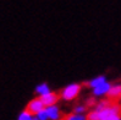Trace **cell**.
I'll list each match as a JSON object with an SVG mask.
<instances>
[{
    "label": "cell",
    "instance_id": "cell-11",
    "mask_svg": "<svg viewBox=\"0 0 121 120\" xmlns=\"http://www.w3.org/2000/svg\"><path fill=\"white\" fill-rule=\"evenodd\" d=\"M37 118H38L39 120H48L49 116H48V111H47V109L44 108L42 111H39L38 114H37Z\"/></svg>",
    "mask_w": 121,
    "mask_h": 120
},
{
    "label": "cell",
    "instance_id": "cell-5",
    "mask_svg": "<svg viewBox=\"0 0 121 120\" xmlns=\"http://www.w3.org/2000/svg\"><path fill=\"white\" fill-rule=\"evenodd\" d=\"M47 111H48V116L50 120H58L61 115L62 113L59 110V108L56 107V105H50V107H45Z\"/></svg>",
    "mask_w": 121,
    "mask_h": 120
},
{
    "label": "cell",
    "instance_id": "cell-4",
    "mask_svg": "<svg viewBox=\"0 0 121 120\" xmlns=\"http://www.w3.org/2000/svg\"><path fill=\"white\" fill-rule=\"evenodd\" d=\"M45 108V105L43 104V102L40 101V98H34V99H32L30 103L27 104V107H26V111H28L30 114L32 115H37L39 111H42Z\"/></svg>",
    "mask_w": 121,
    "mask_h": 120
},
{
    "label": "cell",
    "instance_id": "cell-10",
    "mask_svg": "<svg viewBox=\"0 0 121 120\" xmlns=\"http://www.w3.org/2000/svg\"><path fill=\"white\" fill-rule=\"evenodd\" d=\"M35 91H37L39 94H44V93L49 92V88H48V86L45 83H43V84H40V86H38L37 88H35Z\"/></svg>",
    "mask_w": 121,
    "mask_h": 120
},
{
    "label": "cell",
    "instance_id": "cell-8",
    "mask_svg": "<svg viewBox=\"0 0 121 120\" xmlns=\"http://www.w3.org/2000/svg\"><path fill=\"white\" fill-rule=\"evenodd\" d=\"M58 120H84V118L81 115H76L75 113H70V114H62Z\"/></svg>",
    "mask_w": 121,
    "mask_h": 120
},
{
    "label": "cell",
    "instance_id": "cell-12",
    "mask_svg": "<svg viewBox=\"0 0 121 120\" xmlns=\"http://www.w3.org/2000/svg\"><path fill=\"white\" fill-rule=\"evenodd\" d=\"M32 116H33L32 114H30L28 111L23 110V111H22V114L18 116V120H32Z\"/></svg>",
    "mask_w": 121,
    "mask_h": 120
},
{
    "label": "cell",
    "instance_id": "cell-14",
    "mask_svg": "<svg viewBox=\"0 0 121 120\" xmlns=\"http://www.w3.org/2000/svg\"><path fill=\"white\" fill-rule=\"evenodd\" d=\"M32 120H39L38 118H32Z\"/></svg>",
    "mask_w": 121,
    "mask_h": 120
},
{
    "label": "cell",
    "instance_id": "cell-9",
    "mask_svg": "<svg viewBox=\"0 0 121 120\" xmlns=\"http://www.w3.org/2000/svg\"><path fill=\"white\" fill-rule=\"evenodd\" d=\"M86 120H100V111L92 110L86 115Z\"/></svg>",
    "mask_w": 121,
    "mask_h": 120
},
{
    "label": "cell",
    "instance_id": "cell-1",
    "mask_svg": "<svg viewBox=\"0 0 121 120\" xmlns=\"http://www.w3.org/2000/svg\"><path fill=\"white\" fill-rule=\"evenodd\" d=\"M82 87H83L82 84H71V86H67L66 88L60 89L61 91V97L65 101H73L75 98L78 97Z\"/></svg>",
    "mask_w": 121,
    "mask_h": 120
},
{
    "label": "cell",
    "instance_id": "cell-13",
    "mask_svg": "<svg viewBox=\"0 0 121 120\" xmlns=\"http://www.w3.org/2000/svg\"><path fill=\"white\" fill-rule=\"evenodd\" d=\"M95 104H97V99H95V98H89V99L86 102V105H84V107H86L87 109H89V108H92Z\"/></svg>",
    "mask_w": 121,
    "mask_h": 120
},
{
    "label": "cell",
    "instance_id": "cell-2",
    "mask_svg": "<svg viewBox=\"0 0 121 120\" xmlns=\"http://www.w3.org/2000/svg\"><path fill=\"white\" fill-rule=\"evenodd\" d=\"M105 99H108L111 105L121 103V84L110 87L105 93Z\"/></svg>",
    "mask_w": 121,
    "mask_h": 120
},
{
    "label": "cell",
    "instance_id": "cell-6",
    "mask_svg": "<svg viewBox=\"0 0 121 120\" xmlns=\"http://www.w3.org/2000/svg\"><path fill=\"white\" fill-rule=\"evenodd\" d=\"M104 82H105V79H104L103 76H100V77H98V79H94L93 81L82 83V86H83V87H88V88H91V87L95 88L97 86H99V84H102V83H104Z\"/></svg>",
    "mask_w": 121,
    "mask_h": 120
},
{
    "label": "cell",
    "instance_id": "cell-3",
    "mask_svg": "<svg viewBox=\"0 0 121 120\" xmlns=\"http://www.w3.org/2000/svg\"><path fill=\"white\" fill-rule=\"evenodd\" d=\"M39 98L45 107H50V105H55L62 97H61V91H60V92H48L44 94H40Z\"/></svg>",
    "mask_w": 121,
    "mask_h": 120
},
{
    "label": "cell",
    "instance_id": "cell-7",
    "mask_svg": "<svg viewBox=\"0 0 121 120\" xmlns=\"http://www.w3.org/2000/svg\"><path fill=\"white\" fill-rule=\"evenodd\" d=\"M110 87H111V86H110L109 83L104 82V83L99 84V86H97V87L94 88V94H102V93H106V92H108V89H109Z\"/></svg>",
    "mask_w": 121,
    "mask_h": 120
}]
</instances>
